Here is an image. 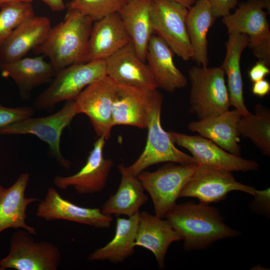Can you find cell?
I'll return each instance as SVG.
<instances>
[{"label":"cell","instance_id":"cell-1","mask_svg":"<svg viewBox=\"0 0 270 270\" xmlns=\"http://www.w3.org/2000/svg\"><path fill=\"white\" fill-rule=\"evenodd\" d=\"M165 218L184 240L186 251L202 250L217 240L240 234L224 223L218 209L200 202L176 204Z\"/></svg>","mask_w":270,"mask_h":270},{"label":"cell","instance_id":"cell-2","mask_svg":"<svg viewBox=\"0 0 270 270\" xmlns=\"http://www.w3.org/2000/svg\"><path fill=\"white\" fill-rule=\"evenodd\" d=\"M94 22L78 10L68 9L64 20L51 28L44 42L34 52L48 58L56 72L86 62Z\"/></svg>","mask_w":270,"mask_h":270},{"label":"cell","instance_id":"cell-3","mask_svg":"<svg viewBox=\"0 0 270 270\" xmlns=\"http://www.w3.org/2000/svg\"><path fill=\"white\" fill-rule=\"evenodd\" d=\"M190 82V96L191 113L199 120L216 116L229 110L231 106L221 66L208 68L194 66L188 70Z\"/></svg>","mask_w":270,"mask_h":270},{"label":"cell","instance_id":"cell-4","mask_svg":"<svg viewBox=\"0 0 270 270\" xmlns=\"http://www.w3.org/2000/svg\"><path fill=\"white\" fill-rule=\"evenodd\" d=\"M106 76V59L66 66L56 72L50 86L37 96L34 108L50 110L61 102L74 100L86 86Z\"/></svg>","mask_w":270,"mask_h":270},{"label":"cell","instance_id":"cell-5","mask_svg":"<svg viewBox=\"0 0 270 270\" xmlns=\"http://www.w3.org/2000/svg\"><path fill=\"white\" fill-rule=\"evenodd\" d=\"M162 100V96L159 92L151 106L146 128L148 131L145 148L133 164L126 166L128 172L134 176H138L146 168L159 163L190 164L196 162L192 156L175 146L168 132H166L162 126L160 114Z\"/></svg>","mask_w":270,"mask_h":270},{"label":"cell","instance_id":"cell-6","mask_svg":"<svg viewBox=\"0 0 270 270\" xmlns=\"http://www.w3.org/2000/svg\"><path fill=\"white\" fill-rule=\"evenodd\" d=\"M264 8L270 10V0H248L238 4L234 12L223 17L222 21L228 34L248 36V46L254 55L270 66V30Z\"/></svg>","mask_w":270,"mask_h":270},{"label":"cell","instance_id":"cell-7","mask_svg":"<svg viewBox=\"0 0 270 270\" xmlns=\"http://www.w3.org/2000/svg\"><path fill=\"white\" fill-rule=\"evenodd\" d=\"M168 162L154 172L144 170L138 178L150 196L154 214L164 218L176 204L180 194L198 164Z\"/></svg>","mask_w":270,"mask_h":270},{"label":"cell","instance_id":"cell-8","mask_svg":"<svg viewBox=\"0 0 270 270\" xmlns=\"http://www.w3.org/2000/svg\"><path fill=\"white\" fill-rule=\"evenodd\" d=\"M78 114L74 100L66 101L58 111L41 118L31 117L0 128V134L16 135L30 134L48 144L50 151L58 163L68 169L70 162L66 159L60 150V137L63 130Z\"/></svg>","mask_w":270,"mask_h":270},{"label":"cell","instance_id":"cell-9","mask_svg":"<svg viewBox=\"0 0 270 270\" xmlns=\"http://www.w3.org/2000/svg\"><path fill=\"white\" fill-rule=\"evenodd\" d=\"M32 235L22 228L12 234L9 252L0 260L3 270H58L62 258L59 248L48 242H35Z\"/></svg>","mask_w":270,"mask_h":270},{"label":"cell","instance_id":"cell-10","mask_svg":"<svg viewBox=\"0 0 270 270\" xmlns=\"http://www.w3.org/2000/svg\"><path fill=\"white\" fill-rule=\"evenodd\" d=\"M188 8L173 0H152L150 15L154 33L174 54L184 60L192 59V50L188 34Z\"/></svg>","mask_w":270,"mask_h":270},{"label":"cell","instance_id":"cell-11","mask_svg":"<svg viewBox=\"0 0 270 270\" xmlns=\"http://www.w3.org/2000/svg\"><path fill=\"white\" fill-rule=\"evenodd\" d=\"M118 84L106 76L88 86L74 100L78 114L89 118L98 137L108 140L112 127V106Z\"/></svg>","mask_w":270,"mask_h":270},{"label":"cell","instance_id":"cell-12","mask_svg":"<svg viewBox=\"0 0 270 270\" xmlns=\"http://www.w3.org/2000/svg\"><path fill=\"white\" fill-rule=\"evenodd\" d=\"M234 190L254 196L256 190L238 182L231 172L198 164L182 189L180 198H195L200 203L208 204L224 200L228 193Z\"/></svg>","mask_w":270,"mask_h":270},{"label":"cell","instance_id":"cell-13","mask_svg":"<svg viewBox=\"0 0 270 270\" xmlns=\"http://www.w3.org/2000/svg\"><path fill=\"white\" fill-rule=\"evenodd\" d=\"M174 144L188 150L198 164L230 172H248L258 169L254 160L232 154L210 140L200 136H190L172 130L168 132Z\"/></svg>","mask_w":270,"mask_h":270},{"label":"cell","instance_id":"cell-14","mask_svg":"<svg viewBox=\"0 0 270 270\" xmlns=\"http://www.w3.org/2000/svg\"><path fill=\"white\" fill-rule=\"evenodd\" d=\"M105 142L104 138L98 137L83 167L74 174L56 176L54 179L56 186L62 190L73 187L81 194H90L102 191L114 165L110 158H106L104 156Z\"/></svg>","mask_w":270,"mask_h":270},{"label":"cell","instance_id":"cell-15","mask_svg":"<svg viewBox=\"0 0 270 270\" xmlns=\"http://www.w3.org/2000/svg\"><path fill=\"white\" fill-rule=\"evenodd\" d=\"M158 88L118 84L112 106L113 126L128 125L146 128Z\"/></svg>","mask_w":270,"mask_h":270},{"label":"cell","instance_id":"cell-16","mask_svg":"<svg viewBox=\"0 0 270 270\" xmlns=\"http://www.w3.org/2000/svg\"><path fill=\"white\" fill-rule=\"evenodd\" d=\"M36 215L47 221L66 220L96 228H108L112 221V216L104 214L100 208L78 206L64 198L53 188H48L40 202Z\"/></svg>","mask_w":270,"mask_h":270},{"label":"cell","instance_id":"cell-17","mask_svg":"<svg viewBox=\"0 0 270 270\" xmlns=\"http://www.w3.org/2000/svg\"><path fill=\"white\" fill-rule=\"evenodd\" d=\"M106 75L118 84L158 88L148 64L138 56L131 40L106 59Z\"/></svg>","mask_w":270,"mask_h":270},{"label":"cell","instance_id":"cell-18","mask_svg":"<svg viewBox=\"0 0 270 270\" xmlns=\"http://www.w3.org/2000/svg\"><path fill=\"white\" fill-rule=\"evenodd\" d=\"M30 178L28 174L22 173L10 186L6 188L0 184V234L8 228H22L36 234V228L26 222L28 206L39 200L25 196Z\"/></svg>","mask_w":270,"mask_h":270},{"label":"cell","instance_id":"cell-19","mask_svg":"<svg viewBox=\"0 0 270 270\" xmlns=\"http://www.w3.org/2000/svg\"><path fill=\"white\" fill-rule=\"evenodd\" d=\"M180 240L181 236L166 220L146 211L139 212L135 246L151 252L160 269L164 268L165 257L170 246Z\"/></svg>","mask_w":270,"mask_h":270},{"label":"cell","instance_id":"cell-20","mask_svg":"<svg viewBox=\"0 0 270 270\" xmlns=\"http://www.w3.org/2000/svg\"><path fill=\"white\" fill-rule=\"evenodd\" d=\"M118 12L93 24L86 62L106 59L131 41Z\"/></svg>","mask_w":270,"mask_h":270},{"label":"cell","instance_id":"cell-21","mask_svg":"<svg viewBox=\"0 0 270 270\" xmlns=\"http://www.w3.org/2000/svg\"><path fill=\"white\" fill-rule=\"evenodd\" d=\"M51 28L50 20L46 16H34L23 22L0 48V63L25 57L44 42Z\"/></svg>","mask_w":270,"mask_h":270},{"label":"cell","instance_id":"cell-22","mask_svg":"<svg viewBox=\"0 0 270 270\" xmlns=\"http://www.w3.org/2000/svg\"><path fill=\"white\" fill-rule=\"evenodd\" d=\"M242 116L235 108L214 117L191 122L188 128L210 140L224 150L240 156V135L238 126Z\"/></svg>","mask_w":270,"mask_h":270},{"label":"cell","instance_id":"cell-23","mask_svg":"<svg viewBox=\"0 0 270 270\" xmlns=\"http://www.w3.org/2000/svg\"><path fill=\"white\" fill-rule=\"evenodd\" d=\"M44 56L24 57L12 62L0 63L2 76L10 77L14 81L24 100H29L34 88L51 81L56 73Z\"/></svg>","mask_w":270,"mask_h":270},{"label":"cell","instance_id":"cell-24","mask_svg":"<svg viewBox=\"0 0 270 270\" xmlns=\"http://www.w3.org/2000/svg\"><path fill=\"white\" fill-rule=\"evenodd\" d=\"M174 52L158 35L153 34L146 55L151 72L158 88L172 92L187 86V79L178 68L173 59Z\"/></svg>","mask_w":270,"mask_h":270},{"label":"cell","instance_id":"cell-25","mask_svg":"<svg viewBox=\"0 0 270 270\" xmlns=\"http://www.w3.org/2000/svg\"><path fill=\"white\" fill-rule=\"evenodd\" d=\"M228 34L226 54L221 66L226 76L231 106L244 116L250 112L244 101L240 58L243 51L248 46L249 40L248 36L243 34L234 32Z\"/></svg>","mask_w":270,"mask_h":270},{"label":"cell","instance_id":"cell-26","mask_svg":"<svg viewBox=\"0 0 270 270\" xmlns=\"http://www.w3.org/2000/svg\"><path fill=\"white\" fill-rule=\"evenodd\" d=\"M118 168L121 174L118 188L102 205V212L108 215H125L130 217L138 212L148 200L138 176L130 174L123 164Z\"/></svg>","mask_w":270,"mask_h":270},{"label":"cell","instance_id":"cell-27","mask_svg":"<svg viewBox=\"0 0 270 270\" xmlns=\"http://www.w3.org/2000/svg\"><path fill=\"white\" fill-rule=\"evenodd\" d=\"M151 1L128 2L118 12L138 56L144 62L149 41L154 34L150 15Z\"/></svg>","mask_w":270,"mask_h":270},{"label":"cell","instance_id":"cell-28","mask_svg":"<svg viewBox=\"0 0 270 270\" xmlns=\"http://www.w3.org/2000/svg\"><path fill=\"white\" fill-rule=\"evenodd\" d=\"M216 19L208 0H196L188 9L186 25L193 53L192 59L198 66H208L207 35Z\"/></svg>","mask_w":270,"mask_h":270},{"label":"cell","instance_id":"cell-29","mask_svg":"<svg viewBox=\"0 0 270 270\" xmlns=\"http://www.w3.org/2000/svg\"><path fill=\"white\" fill-rule=\"evenodd\" d=\"M139 212L128 218L118 217L114 235L104 246L97 248L88 256L90 261L107 260L118 264L134 252Z\"/></svg>","mask_w":270,"mask_h":270},{"label":"cell","instance_id":"cell-30","mask_svg":"<svg viewBox=\"0 0 270 270\" xmlns=\"http://www.w3.org/2000/svg\"><path fill=\"white\" fill-rule=\"evenodd\" d=\"M254 114L242 116L238 131L243 138H248L264 155L270 156V112L260 104L255 106Z\"/></svg>","mask_w":270,"mask_h":270},{"label":"cell","instance_id":"cell-31","mask_svg":"<svg viewBox=\"0 0 270 270\" xmlns=\"http://www.w3.org/2000/svg\"><path fill=\"white\" fill-rule=\"evenodd\" d=\"M0 48L23 22L35 16L30 2H8L0 6Z\"/></svg>","mask_w":270,"mask_h":270},{"label":"cell","instance_id":"cell-32","mask_svg":"<svg viewBox=\"0 0 270 270\" xmlns=\"http://www.w3.org/2000/svg\"><path fill=\"white\" fill-rule=\"evenodd\" d=\"M127 2V0H70L66 6L68 9L78 10L96 22L118 12Z\"/></svg>","mask_w":270,"mask_h":270},{"label":"cell","instance_id":"cell-33","mask_svg":"<svg viewBox=\"0 0 270 270\" xmlns=\"http://www.w3.org/2000/svg\"><path fill=\"white\" fill-rule=\"evenodd\" d=\"M34 114L30 106L9 108L0 104V128L32 117Z\"/></svg>","mask_w":270,"mask_h":270},{"label":"cell","instance_id":"cell-34","mask_svg":"<svg viewBox=\"0 0 270 270\" xmlns=\"http://www.w3.org/2000/svg\"><path fill=\"white\" fill-rule=\"evenodd\" d=\"M270 188L262 190H256L254 196V200L250 204V208L252 210L266 216H269L270 213Z\"/></svg>","mask_w":270,"mask_h":270},{"label":"cell","instance_id":"cell-35","mask_svg":"<svg viewBox=\"0 0 270 270\" xmlns=\"http://www.w3.org/2000/svg\"><path fill=\"white\" fill-rule=\"evenodd\" d=\"M214 16L224 17L238 4V0H208Z\"/></svg>","mask_w":270,"mask_h":270},{"label":"cell","instance_id":"cell-36","mask_svg":"<svg viewBox=\"0 0 270 270\" xmlns=\"http://www.w3.org/2000/svg\"><path fill=\"white\" fill-rule=\"evenodd\" d=\"M270 73L269 66L264 62L258 60L249 70L248 74L250 81L254 83L264 79Z\"/></svg>","mask_w":270,"mask_h":270},{"label":"cell","instance_id":"cell-37","mask_svg":"<svg viewBox=\"0 0 270 270\" xmlns=\"http://www.w3.org/2000/svg\"><path fill=\"white\" fill-rule=\"evenodd\" d=\"M252 92L256 96L264 97L270 92V83L264 78L254 82L253 83Z\"/></svg>","mask_w":270,"mask_h":270},{"label":"cell","instance_id":"cell-38","mask_svg":"<svg viewBox=\"0 0 270 270\" xmlns=\"http://www.w3.org/2000/svg\"><path fill=\"white\" fill-rule=\"evenodd\" d=\"M46 4L52 10L59 12L66 8L63 0H40Z\"/></svg>","mask_w":270,"mask_h":270},{"label":"cell","instance_id":"cell-39","mask_svg":"<svg viewBox=\"0 0 270 270\" xmlns=\"http://www.w3.org/2000/svg\"><path fill=\"white\" fill-rule=\"evenodd\" d=\"M174 1H176L186 8H187L188 9L190 8L194 3L196 0H173Z\"/></svg>","mask_w":270,"mask_h":270},{"label":"cell","instance_id":"cell-40","mask_svg":"<svg viewBox=\"0 0 270 270\" xmlns=\"http://www.w3.org/2000/svg\"><path fill=\"white\" fill-rule=\"evenodd\" d=\"M34 0H0V6L8 2H30L31 3Z\"/></svg>","mask_w":270,"mask_h":270},{"label":"cell","instance_id":"cell-41","mask_svg":"<svg viewBox=\"0 0 270 270\" xmlns=\"http://www.w3.org/2000/svg\"><path fill=\"white\" fill-rule=\"evenodd\" d=\"M132 0H127L128 2H130V1H132Z\"/></svg>","mask_w":270,"mask_h":270},{"label":"cell","instance_id":"cell-42","mask_svg":"<svg viewBox=\"0 0 270 270\" xmlns=\"http://www.w3.org/2000/svg\"><path fill=\"white\" fill-rule=\"evenodd\" d=\"M0 270H3L0 266Z\"/></svg>","mask_w":270,"mask_h":270}]
</instances>
